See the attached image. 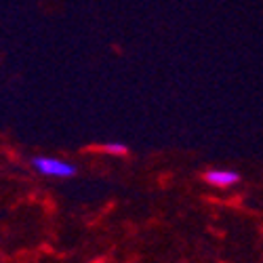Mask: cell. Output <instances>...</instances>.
Segmentation results:
<instances>
[{
	"label": "cell",
	"mask_w": 263,
	"mask_h": 263,
	"mask_svg": "<svg viewBox=\"0 0 263 263\" xmlns=\"http://www.w3.org/2000/svg\"><path fill=\"white\" fill-rule=\"evenodd\" d=\"M32 168L38 175H45V177H53V179H68L76 175V164L55 156H34Z\"/></svg>",
	"instance_id": "obj_1"
},
{
	"label": "cell",
	"mask_w": 263,
	"mask_h": 263,
	"mask_svg": "<svg viewBox=\"0 0 263 263\" xmlns=\"http://www.w3.org/2000/svg\"><path fill=\"white\" fill-rule=\"evenodd\" d=\"M204 179L215 187H232L240 181V175L236 171H228V168H213V171L204 173Z\"/></svg>",
	"instance_id": "obj_2"
},
{
	"label": "cell",
	"mask_w": 263,
	"mask_h": 263,
	"mask_svg": "<svg viewBox=\"0 0 263 263\" xmlns=\"http://www.w3.org/2000/svg\"><path fill=\"white\" fill-rule=\"evenodd\" d=\"M103 152L105 154H112V156H124L128 152V147L124 143H120V141H109V143L103 145Z\"/></svg>",
	"instance_id": "obj_3"
}]
</instances>
